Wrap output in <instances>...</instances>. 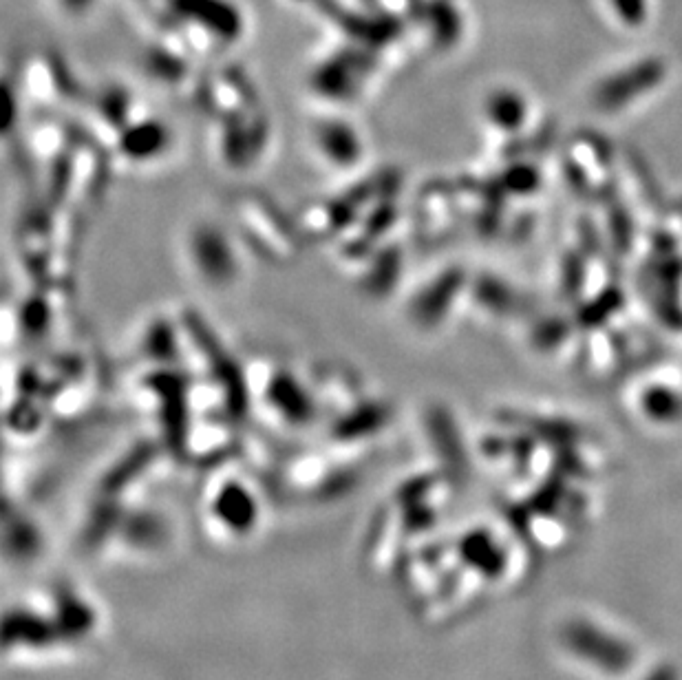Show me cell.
<instances>
[{"mask_svg": "<svg viewBox=\"0 0 682 680\" xmlns=\"http://www.w3.org/2000/svg\"><path fill=\"white\" fill-rule=\"evenodd\" d=\"M168 148V133L159 122H142L120 135V151L129 159L159 157Z\"/></svg>", "mask_w": 682, "mask_h": 680, "instance_id": "7a4b0ae2", "label": "cell"}, {"mask_svg": "<svg viewBox=\"0 0 682 680\" xmlns=\"http://www.w3.org/2000/svg\"><path fill=\"white\" fill-rule=\"evenodd\" d=\"M188 254L190 263H195V270L201 279L221 285V288H228L226 283H230L239 272L228 241L212 226L197 228L195 235H190Z\"/></svg>", "mask_w": 682, "mask_h": 680, "instance_id": "6da1fadb", "label": "cell"}, {"mask_svg": "<svg viewBox=\"0 0 682 680\" xmlns=\"http://www.w3.org/2000/svg\"><path fill=\"white\" fill-rule=\"evenodd\" d=\"M18 109H14V98L5 84H0V137L12 133Z\"/></svg>", "mask_w": 682, "mask_h": 680, "instance_id": "3957f363", "label": "cell"}]
</instances>
